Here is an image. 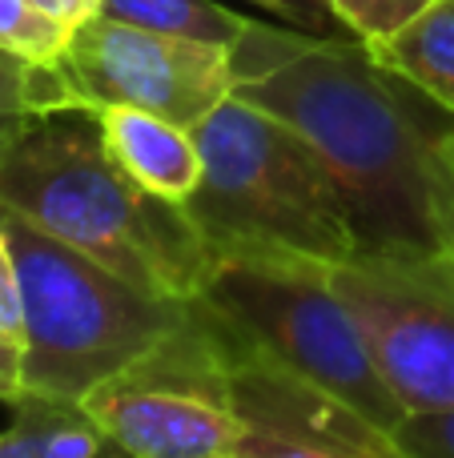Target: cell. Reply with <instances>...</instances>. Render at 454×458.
<instances>
[{
	"mask_svg": "<svg viewBox=\"0 0 454 458\" xmlns=\"http://www.w3.org/2000/svg\"><path fill=\"white\" fill-rule=\"evenodd\" d=\"M64 45H69V32L45 21L29 0H0V53L16 56L32 69H53Z\"/></svg>",
	"mask_w": 454,
	"mask_h": 458,
	"instance_id": "obj_14",
	"label": "cell"
},
{
	"mask_svg": "<svg viewBox=\"0 0 454 458\" xmlns=\"http://www.w3.org/2000/svg\"><path fill=\"white\" fill-rule=\"evenodd\" d=\"M13 394H16V386H4V382H0V403H8Z\"/></svg>",
	"mask_w": 454,
	"mask_h": 458,
	"instance_id": "obj_23",
	"label": "cell"
},
{
	"mask_svg": "<svg viewBox=\"0 0 454 458\" xmlns=\"http://www.w3.org/2000/svg\"><path fill=\"white\" fill-rule=\"evenodd\" d=\"M233 77V97L314 145L362 250H450L454 117L366 40L249 21Z\"/></svg>",
	"mask_w": 454,
	"mask_h": 458,
	"instance_id": "obj_1",
	"label": "cell"
},
{
	"mask_svg": "<svg viewBox=\"0 0 454 458\" xmlns=\"http://www.w3.org/2000/svg\"><path fill=\"white\" fill-rule=\"evenodd\" d=\"M193 137L206 174L185 209L214 253H286L338 266L362 250L338 182L286 121L225 97Z\"/></svg>",
	"mask_w": 454,
	"mask_h": 458,
	"instance_id": "obj_3",
	"label": "cell"
},
{
	"mask_svg": "<svg viewBox=\"0 0 454 458\" xmlns=\"http://www.w3.org/2000/svg\"><path fill=\"white\" fill-rule=\"evenodd\" d=\"M32 8H37L45 21H53L61 32H77L85 21H93V16H101V0H29Z\"/></svg>",
	"mask_w": 454,
	"mask_h": 458,
	"instance_id": "obj_20",
	"label": "cell"
},
{
	"mask_svg": "<svg viewBox=\"0 0 454 458\" xmlns=\"http://www.w3.org/2000/svg\"><path fill=\"white\" fill-rule=\"evenodd\" d=\"M222 458H238V454H222Z\"/></svg>",
	"mask_w": 454,
	"mask_h": 458,
	"instance_id": "obj_25",
	"label": "cell"
},
{
	"mask_svg": "<svg viewBox=\"0 0 454 458\" xmlns=\"http://www.w3.org/2000/svg\"><path fill=\"white\" fill-rule=\"evenodd\" d=\"M233 48L93 16L69 37L61 61L40 69L45 109H145L198 129L233 97Z\"/></svg>",
	"mask_w": 454,
	"mask_h": 458,
	"instance_id": "obj_8",
	"label": "cell"
},
{
	"mask_svg": "<svg viewBox=\"0 0 454 458\" xmlns=\"http://www.w3.org/2000/svg\"><path fill=\"white\" fill-rule=\"evenodd\" d=\"M101 16L225 48L238 45L249 29V16L233 13L217 0H101Z\"/></svg>",
	"mask_w": 454,
	"mask_h": 458,
	"instance_id": "obj_13",
	"label": "cell"
},
{
	"mask_svg": "<svg viewBox=\"0 0 454 458\" xmlns=\"http://www.w3.org/2000/svg\"><path fill=\"white\" fill-rule=\"evenodd\" d=\"M230 330V390L241 419L238 458H410L399 435L374 427Z\"/></svg>",
	"mask_w": 454,
	"mask_h": 458,
	"instance_id": "obj_9",
	"label": "cell"
},
{
	"mask_svg": "<svg viewBox=\"0 0 454 458\" xmlns=\"http://www.w3.org/2000/svg\"><path fill=\"white\" fill-rule=\"evenodd\" d=\"M330 285L407 419L454 411V253L358 250L330 266Z\"/></svg>",
	"mask_w": 454,
	"mask_h": 458,
	"instance_id": "obj_7",
	"label": "cell"
},
{
	"mask_svg": "<svg viewBox=\"0 0 454 458\" xmlns=\"http://www.w3.org/2000/svg\"><path fill=\"white\" fill-rule=\"evenodd\" d=\"M454 153V149H450ZM450 253H454V214H450Z\"/></svg>",
	"mask_w": 454,
	"mask_h": 458,
	"instance_id": "obj_24",
	"label": "cell"
},
{
	"mask_svg": "<svg viewBox=\"0 0 454 458\" xmlns=\"http://www.w3.org/2000/svg\"><path fill=\"white\" fill-rule=\"evenodd\" d=\"M29 121V113H8V109H0V149H4L8 141H13V133Z\"/></svg>",
	"mask_w": 454,
	"mask_h": 458,
	"instance_id": "obj_22",
	"label": "cell"
},
{
	"mask_svg": "<svg viewBox=\"0 0 454 458\" xmlns=\"http://www.w3.org/2000/svg\"><path fill=\"white\" fill-rule=\"evenodd\" d=\"M198 298L246 342L374 427L394 435L407 422L354 314L330 285V266L286 253H214Z\"/></svg>",
	"mask_w": 454,
	"mask_h": 458,
	"instance_id": "obj_5",
	"label": "cell"
},
{
	"mask_svg": "<svg viewBox=\"0 0 454 458\" xmlns=\"http://www.w3.org/2000/svg\"><path fill=\"white\" fill-rule=\"evenodd\" d=\"M97 125H101L105 149L133 182L169 201H181V206L193 198L201 174H206L193 129L157 117V113L125 109V105L97 109Z\"/></svg>",
	"mask_w": 454,
	"mask_h": 458,
	"instance_id": "obj_10",
	"label": "cell"
},
{
	"mask_svg": "<svg viewBox=\"0 0 454 458\" xmlns=\"http://www.w3.org/2000/svg\"><path fill=\"white\" fill-rule=\"evenodd\" d=\"M0 427V458H125L80 398L16 390Z\"/></svg>",
	"mask_w": 454,
	"mask_h": 458,
	"instance_id": "obj_11",
	"label": "cell"
},
{
	"mask_svg": "<svg viewBox=\"0 0 454 458\" xmlns=\"http://www.w3.org/2000/svg\"><path fill=\"white\" fill-rule=\"evenodd\" d=\"M450 149H454V137H450Z\"/></svg>",
	"mask_w": 454,
	"mask_h": 458,
	"instance_id": "obj_26",
	"label": "cell"
},
{
	"mask_svg": "<svg viewBox=\"0 0 454 458\" xmlns=\"http://www.w3.org/2000/svg\"><path fill=\"white\" fill-rule=\"evenodd\" d=\"M249 4L265 8L270 16H278V21L294 24L302 32H314V37H350L326 0H249Z\"/></svg>",
	"mask_w": 454,
	"mask_h": 458,
	"instance_id": "obj_17",
	"label": "cell"
},
{
	"mask_svg": "<svg viewBox=\"0 0 454 458\" xmlns=\"http://www.w3.org/2000/svg\"><path fill=\"white\" fill-rule=\"evenodd\" d=\"M0 382L21 390V342L0 334Z\"/></svg>",
	"mask_w": 454,
	"mask_h": 458,
	"instance_id": "obj_21",
	"label": "cell"
},
{
	"mask_svg": "<svg viewBox=\"0 0 454 458\" xmlns=\"http://www.w3.org/2000/svg\"><path fill=\"white\" fill-rule=\"evenodd\" d=\"M394 435L410 458H454V411L410 414Z\"/></svg>",
	"mask_w": 454,
	"mask_h": 458,
	"instance_id": "obj_16",
	"label": "cell"
},
{
	"mask_svg": "<svg viewBox=\"0 0 454 458\" xmlns=\"http://www.w3.org/2000/svg\"><path fill=\"white\" fill-rule=\"evenodd\" d=\"M80 403L125 458L238 454L241 419L230 390V330L198 298L173 334L97 382Z\"/></svg>",
	"mask_w": 454,
	"mask_h": 458,
	"instance_id": "obj_6",
	"label": "cell"
},
{
	"mask_svg": "<svg viewBox=\"0 0 454 458\" xmlns=\"http://www.w3.org/2000/svg\"><path fill=\"white\" fill-rule=\"evenodd\" d=\"M0 334L21 342V274L4 233V217H0Z\"/></svg>",
	"mask_w": 454,
	"mask_h": 458,
	"instance_id": "obj_19",
	"label": "cell"
},
{
	"mask_svg": "<svg viewBox=\"0 0 454 458\" xmlns=\"http://www.w3.org/2000/svg\"><path fill=\"white\" fill-rule=\"evenodd\" d=\"M370 48L454 117V0H434L426 13Z\"/></svg>",
	"mask_w": 454,
	"mask_h": 458,
	"instance_id": "obj_12",
	"label": "cell"
},
{
	"mask_svg": "<svg viewBox=\"0 0 454 458\" xmlns=\"http://www.w3.org/2000/svg\"><path fill=\"white\" fill-rule=\"evenodd\" d=\"M326 4L334 8V16L350 37L378 45V40L394 37L402 24H410L418 13H426L434 0H326Z\"/></svg>",
	"mask_w": 454,
	"mask_h": 458,
	"instance_id": "obj_15",
	"label": "cell"
},
{
	"mask_svg": "<svg viewBox=\"0 0 454 458\" xmlns=\"http://www.w3.org/2000/svg\"><path fill=\"white\" fill-rule=\"evenodd\" d=\"M21 274V386L85 398L189 318L198 298H161L125 282L0 206Z\"/></svg>",
	"mask_w": 454,
	"mask_h": 458,
	"instance_id": "obj_4",
	"label": "cell"
},
{
	"mask_svg": "<svg viewBox=\"0 0 454 458\" xmlns=\"http://www.w3.org/2000/svg\"><path fill=\"white\" fill-rule=\"evenodd\" d=\"M0 206L161 298H198L214 269L189 209L113 161L93 109L29 113L0 149Z\"/></svg>",
	"mask_w": 454,
	"mask_h": 458,
	"instance_id": "obj_2",
	"label": "cell"
},
{
	"mask_svg": "<svg viewBox=\"0 0 454 458\" xmlns=\"http://www.w3.org/2000/svg\"><path fill=\"white\" fill-rule=\"evenodd\" d=\"M0 109L40 113V72L8 53H0Z\"/></svg>",
	"mask_w": 454,
	"mask_h": 458,
	"instance_id": "obj_18",
	"label": "cell"
}]
</instances>
